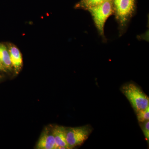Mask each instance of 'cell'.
Listing matches in <instances>:
<instances>
[{
  "instance_id": "obj_1",
  "label": "cell",
  "mask_w": 149,
  "mask_h": 149,
  "mask_svg": "<svg viewBox=\"0 0 149 149\" xmlns=\"http://www.w3.org/2000/svg\"><path fill=\"white\" fill-rule=\"evenodd\" d=\"M120 91L128 99L136 112L149 107V97L135 83L124 84L121 87Z\"/></svg>"
},
{
  "instance_id": "obj_2",
  "label": "cell",
  "mask_w": 149,
  "mask_h": 149,
  "mask_svg": "<svg viewBox=\"0 0 149 149\" xmlns=\"http://www.w3.org/2000/svg\"><path fill=\"white\" fill-rule=\"evenodd\" d=\"M88 10L91 13L99 32L103 35L105 23L114 10L112 0H105L98 5L90 8Z\"/></svg>"
},
{
  "instance_id": "obj_3",
  "label": "cell",
  "mask_w": 149,
  "mask_h": 149,
  "mask_svg": "<svg viewBox=\"0 0 149 149\" xmlns=\"http://www.w3.org/2000/svg\"><path fill=\"white\" fill-rule=\"evenodd\" d=\"M93 131L90 125L77 127H66V141L69 149L80 146L88 139Z\"/></svg>"
},
{
  "instance_id": "obj_4",
  "label": "cell",
  "mask_w": 149,
  "mask_h": 149,
  "mask_svg": "<svg viewBox=\"0 0 149 149\" xmlns=\"http://www.w3.org/2000/svg\"><path fill=\"white\" fill-rule=\"evenodd\" d=\"M112 1L117 17L120 22H124L134 11L135 0H112Z\"/></svg>"
},
{
  "instance_id": "obj_5",
  "label": "cell",
  "mask_w": 149,
  "mask_h": 149,
  "mask_svg": "<svg viewBox=\"0 0 149 149\" xmlns=\"http://www.w3.org/2000/svg\"><path fill=\"white\" fill-rule=\"evenodd\" d=\"M36 148L56 149L55 141L53 132V125H50L45 128L38 141Z\"/></svg>"
},
{
  "instance_id": "obj_6",
  "label": "cell",
  "mask_w": 149,
  "mask_h": 149,
  "mask_svg": "<svg viewBox=\"0 0 149 149\" xmlns=\"http://www.w3.org/2000/svg\"><path fill=\"white\" fill-rule=\"evenodd\" d=\"M12 65L16 74L20 72L23 65L22 55L16 46L12 44L8 45Z\"/></svg>"
},
{
  "instance_id": "obj_7",
  "label": "cell",
  "mask_w": 149,
  "mask_h": 149,
  "mask_svg": "<svg viewBox=\"0 0 149 149\" xmlns=\"http://www.w3.org/2000/svg\"><path fill=\"white\" fill-rule=\"evenodd\" d=\"M66 127L61 125L53 126V132L56 149H69L66 141Z\"/></svg>"
},
{
  "instance_id": "obj_8",
  "label": "cell",
  "mask_w": 149,
  "mask_h": 149,
  "mask_svg": "<svg viewBox=\"0 0 149 149\" xmlns=\"http://www.w3.org/2000/svg\"><path fill=\"white\" fill-rule=\"evenodd\" d=\"M0 62L7 70L12 69L8 46L2 43H0Z\"/></svg>"
},
{
  "instance_id": "obj_9",
  "label": "cell",
  "mask_w": 149,
  "mask_h": 149,
  "mask_svg": "<svg viewBox=\"0 0 149 149\" xmlns=\"http://www.w3.org/2000/svg\"><path fill=\"white\" fill-rule=\"evenodd\" d=\"M105 1V0H81L76 7L88 9L90 8L98 5Z\"/></svg>"
},
{
  "instance_id": "obj_10",
  "label": "cell",
  "mask_w": 149,
  "mask_h": 149,
  "mask_svg": "<svg viewBox=\"0 0 149 149\" xmlns=\"http://www.w3.org/2000/svg\"><path fill=\"white\" fill-rule=\"evenodd\" d=\"M136 113L137 119L138 121L143 123L149 120V107L145 109L141 110Z\"/></svg>"
},
{
  "instance_id": "obj_11",
  "label": "cell",
  "mask_w": 149,
  "mask_h": 149,
  "mask_svg": "<svg viewBox=\"0 0 149 149\" xmlns=\"http://www.w3.org/2000/svg\"><path fill=\"white\" fill-rule=\"evenodd\" d=\"M140 125L143 133L146 139L148 142L149 141V120L143 123H141Z\"/></svg>"
},
{
  "instance_id": "obj_12",
  "label": "cell",
  "mask_w": 149,
  "mask_h": 149,
  "mask_svg": "<svg viewBox=\"0 0 149 149\" xmlns=\"http://www.w3.org/2000/svg\"><path fill=\"white\" fill-rule=\"evenodd\" d=\"M7 70L0 62V71H6Z\"/></svg>"
},
{
  "instance_id": "obj_13",
  "label": "cell",
  "mask_w": 149,
  "mask_h": 149,
  "mask_svg": "<svg viewBox=\"0 0 149 149\" xmlns=\"http://www.w3.org/2000/svg\"><path fill=\"white\" fill-rule=\"evenodd\" d=\"M2 78V76H1V75H0V81H1V79Z\"/></svg>"
}]
</instances>
